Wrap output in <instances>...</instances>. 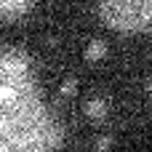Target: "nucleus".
Masks as SVG:
<instances>
[{
    "label": "nucleus",
    "instance_id": "obj_1",
    "mask_svg": "<svg viewBox=\"0 0 152 152\" xmlns=\"http://www.w3.org/2000/svg\"><path fill=\"white\" fill-rule=\"evenodd\" d=\"M61 128L21 53H0V152H56Z\"/></svg>",
    "mask_w": 152,
    "mask_h": 152
},
{
    "label": "nucleus",
    "instance_id": "obj_2",
    "mask_svg": "<svg viewBox=\"0 0 152 152\" xmlns=\"http://www.w3.org/2000/svg\"><path fill=\"white\" fill-rule=\"evenodd\" d=\"M99 13L120 35H139L152 27V0H99Z\"/></svg>",
    "mask_w": 152,
    "mask_h": 152
},
{
    "label": "nucleus",
    "instance_id": "obj_3",
    "mask_svg": "<svg viewBox=\"0 0 152 152\" xmlns=\"http://www.w3.org/2000/svg\"><path fill=\"white\" fill-rule=\"evenodd\" d=\"M35 0H0V19L3 21H16L32 11Z\"/></svg>",
    "mask_w": 152,
    "mask_h": 152
},
{
    "label": "nucleus",
    "instance_id": "obj_4",
    "mask_svg": "<svg viewBox=\"0 0 152 152\" xmlns=\"http://www.w3.org/2000/svg\"><path fill=\"white\" fill-rule=\"evenodd\" d=\"M86 118L94 120V123H104L110 118V102L104 96H94L86 102Z\"/></svg>",
    "mask_w": 152,
    "mask_h": 152
},
{
    "label": "nucleus",
    "instance_id": "obj_5",
    "mask_svg": "<svg viewBox=\"0 0 152 152\" xmlns=\"http://www.w3.org/2000/svg\"><path fill=\"white\" fill-rule=\"evenodd\" d=\"M104 56H107V45H104L102 40H91L88 48H86V59H88V61H99V59H104Z\"/></svg>",
    "mask_w": 152,
    "mask_h": 152
},
{
    "label": "nucleus",
    "instance_id": "obj_6",
    "mask_svg": "<svg viewBox=\"0 0 152 152\" xmlns=\"http://www.w3.org/2000/svg\"><path fill=\"white\" fill-rule=\"evenodd\" d=\"M61 94L64 96H75V83H64L61 86Z\"/></svg>",
    "mask_w": 152,
    "mask_h": 152
}]
</instances>
